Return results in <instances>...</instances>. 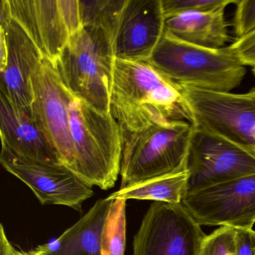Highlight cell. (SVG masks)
<instances>
[{
  "label": "cell",
  "instance_id": "cell-1",
  "mask_svg": "<svg viewBox=\"0 0 255 255\" xmlns=\"http://www.w3.org/2000/svg\"><path fill=\"white\" fill-rule=\"evenodd\" d=\"M110 111L122 137L153 124L187 120L180 86L144 61L116 59Z\"/></svg>",
  "mask_w": 255,
  "mask_h": 255
},
{
  "label": "cell",
  "instance_id": "cell-2",
  "mask_svg": "<svg viewBox=\"0 0 255 255\" xmlns=\"http://www.w3.org/2000/svg\"><path fill=\"white\" fill-rule=\"evenodd\" d=\"M68 109L74 148L71 171L92 187L112 189L120 175L123 152L119 122L111 113H101L73 95Z\"/></svg>",
  "mask_w": 255,
  "mask_h": 255
},
{
  "label": "cell",
  "instance_id": "cell-3",
  "mask_svg": "<svg viewBox=\"0 0 255 255\" xmlns=\"http://www.w3.org/2000/svg\"><path fill=\"white\" fill-rule=\"evenodd\" d=\"M115 38L104 29L82 26L70 38L56 69L68 91L101 113H111Z\"/></svg>",
  "mask_w": 255,
  "mask_h": 255
},
{
  "label": "cell",
  "instance_id": "cell-4",
  "mask_svg": "<svg viewBox=\"0 0 255 255\" xmlns=\"http://www.w3.org/2000/svg\"><path fill=\"white\" fill-rule=\"evenodd\" d=\"M147 62L179 86L231 92L246 74L228 47L210 49L185 42L165 32Z\"/></svg>",
  "mask_w": 255,
  "mask_h": 255
},
{
  "label": "cell",
  "instance_id": "cell-5",
  "mask_svg": "<svg viewBox=\"0 0 255 255\" xmlns=\"http://www.w3.org/2000/svg\"><path fill=\"white\" fill-rule=\"evenodd\" d=\"M192 132L189 122L169 120L124 135L121 188L187 168Z\"/></svg>",
  "mask_w": 255,
  "mask_h": 255
},
{
  "label": "cell",
  "instance_id": "cell-6",
  "mask_svg": "<svg viewBox=\"0 0 255 255\" xmlns=\"http://www.w3.org/2000/svg\"><path fill=\"white\" fill-rule=\"evenodd\" d=\"M187 121L197 130L255 148V89L245 94L180 86Z\"/></svg>",
  "mask_w": 255,
  "mask_h": 255
},
{
  "label": "cell",
  "instance_id": "cell-7",
  "mask_svg": "<svg viewBox=\"0 0 255 255\" xmlns=\"http://www.w3.org/2000/svg\"><path fill=\"white\" fill-rule=\"evenodd\" d=\"M43 59L56 66L70 38L82 27L79 0H5Z\"/></svg>",
  "mask_w": 255,
  "mask_h": 255
},
{
  "label": "cell",
  "instance_id": "cell-8",
  "mask_svg": "<svg viewBox=\"0 0 255 255\" xmlns=\"http://www.w3.org/2000/svg\"><path fill=\"white\" fill-rule=\"evenodd\" d=\"M206 236L183 204L154 201L134 236L132 255H198Z\"/></svg>",
  "mask_w": 255,
  "mask_h": 255
},
{
  "label": "cell",
  "instance_id": "cell-9",
  "mask_svg": "<svg viewBox=\"0 0 255 255\" xmlns=\"http://www.w3.org/2000/svg\"><path fill=\"white\" fill-rule=\"evenodd\" d=\"M187 168V193L253 175L255 148L193 128Z\"/></svg>",
  "mask_w": 255,
  "mask_h": 255
},
{
  "label": "cell",
  "instance_id": "cell-10",
  "mask_svg": "<svg viewBox=\"0 0 255 255\" xmlns=\"http://www.w3.org/2000/svg\"><path fill=\"white\" fill-rule=\"evenodd\" d=\"M182 204L201 226L253 229L255 174L187 193Z\"/></svg>",
  "mask_w": 255,
  "mask_h": 255
},
{
  "label": "cell",
  "instance_id": "cell-11",
  "mask_svg": "<svg viewBox=\"0 0 255 255\" xmlns=\"http://www.w3.org/2000/svg\"><path fill=\"white\" fill-rule=\"evenodd\" d=\"M33 116L70 170L74 163V148L70 129L69 102L71 93L62 83L57 70L42 59L32 77Z\"/></svg>",
  "mask_w": 255,
  "mask_h": 255
},
{
  "label": "cell",
  "instance_id": "cell-12",
  "mask_svg": "<svg viewBox=\"0 0 255 255\" xmlns=\"http://www.w3.org/2000/svg\"><path fill=\"white\" fill-rule=\"evenodd\" d=\"M3 168L21 180L43 205H62L82 211L83 204L94 195L92 186L65 165L40 163L17 157L2 147Z\"/></svg>",
  "mask_w": 255,
  "mask_h": 255
},
{
  "label": "cell",
  "instance_id": "cell-13",
  "mask_svg": "<svg viewBox=\"0 0 255 255\" xmlns=\"http://www.w3.org/2000/svg\"><path fill=\"white\" fill-rule=\"evenodd\" d=\"M0 29L3 31L8 55L1 74V94L16 107L32 116V77L43 58L33 41L11 18L5 0L1 1Z\"/></svg>",
  "mask_w": 255,
  "mask_h": 255
},
{
  "label": "cell",
  "instance_id": "cell-14",
  "mask_svg": "<svg viewBox=\"0 0 255 255\" xmlns=\"http://www.w3.org/2000/svg\"><path fill=\"white\" fill-rule=\"evenodd\" d=\"M162 0H126L114 43L116 59L147 62L165 33Z\"/></svg>",
  "mask_w": 255,
  "mask_h": 255
},
{
  "label": "cell",
  "instance_id": "cell-15",
  "mask_svg": "<svg viewBox=\"0 0 255 255\" xmlns=\"http://www.w3.org/2000/svg\"><path fill=\"white\" fill-rule=\"evenodd\" d=\"M0 133L2 147L17 157L40 163L62 164L33 116L16 107L2 94L0 95Z\"/></svg>",
  "mask_w": 255,
  "mask_h": 255
},
{
  "label": "cell",
  "instance_id": "cell-16",
  "mask_svg": "<svg viewBox=\"0 0 255 255\" xmlns=\"http://www.w3.org/2000/svg\"><path fill=\"white\" fill-rule=\"evenodd\" d=\"M113 199H99L57 239L38 246L44 255H102V237Z\"/></svg>",
  "mask_w": 255,
  "mask_h": 255
},
{
  "label": "cell",
  "instance_id": "cell-17",
  "mask_svg": "<svg viewBox=\"0 0 255 255\" xmlns=\"http://www.w3.org/2000/svg\"><path fill=\"white\" fill-rule=\"evenodd\" d=\"M227 6L209 11H186L165 17V31L194 45L223 48L229 39L225 17Z\"/></svg>",
  "mask_w": 255,
  "mask_h": 255
},
{
  "label": "cell",
  "instance_id": "cell-18",
  "mask_svg": "<svg viewBox=\"0 0 255 255\" xmlns=\"http://www.w3.org/2000/svg\"><path fill=\"white\" fill-rule=\"evenodd\" d=\"M188 168L163 177L120 188L107 198L110 199H135L168 204H182L187 193Z\"/></svg>",
  "mask_w": 255,
  "mask_h": 255
},
{
  "label": "cell",
  "instance_id": "cell-19",
  "mask_svg": "<svg viewBox=\"0 0 255 255\" xmlns=\"http://www.w3.org/2000/svg\"><path fill=\"white\" fill-rule=\"evenodd\" d=\"M125 2L126 0H79L82 26L101 28L116 40Z\"/></svg>",
  "mask_w": 255,
  "mask_h": 255
},
{
  "label": "cell",
  "instance_id": "cell-20",
  "mask_svg": "<svg viewBox=\"0 0 255 255\" xmlns=\"http://www.w3.org/2000/svg\"><path fill=\"white\" fill-rule=\"evenodd\" d=\"M126 200L114 199L102 237V255H125L126 246Z\"/></svg>",
  "mask_w": 255,
  "mask_h": 255
},
{
  "label": "cell",
  "instance_id": "cell-21",
  "mask_svg": "<svg viewBox=\"0 0 255 255\" xmlns=\"http://www.w3.org/2000/svg\"><path fill=\"white\" fill-rule=\"evenodd\" d=\"M198 255H237L236 230L220 227L206 236Z\"/></svg>",
  "mask_w": 255,
  "mask_h": 255
},
{
  "label": "cell",
  "instance_id": "cell-22",
  "mask_svg": "<svg viewBox=\"0 0 255 255\" xmlns=\"http://www.w3.org/2000/svg\"><path fill=\"white\" fill-rule=\"evenodd\" d=\"M165 17L186 11H209L237 3V0H162Z\"/></svg>",
  "mask_w": 255,
  "mask_h": 255
},
{
  "label": "cell",
  "instance_id": "cell-23",
  "mask_svg": "<svg viewBox=\"0 0 255 255\" xmlns=\"http://www.w3.org/2000/svg\"><path fill=\"white\" fill-rule=\"evenodd\" d=\"M234 28L236 39L255 30V0H237Z\"/></svg>",
  "mask_w": 255,
  "mask_h": 255
},
{
  "label": "cell",
  "instance_id": "cell-24",
  "mask_svg": "<svg viewBox=\"0 0 255 255\" xmlns=\"http://www.w3.org/2000/svg\"><path fill=\"white\" fill-rule=\"evenodd\" d=\"M229 48L244 66L255 68V30L236 39Z\"/></svg>",
  "mask_w": 255,
  "mask_h": 255
},
{
  "label": "cell",
  "instance_id": "cell-25",
  "mask_svg": "<svg viewBox=\"0 0 255 255\" xmlns=\"http://www.w3.org/2000/svg\"><path fill=\"white\" fill-rule=\"evenodd\" d=\"M235 230L237 255H255V231Z\"/></svg>",
  "mask_w": 255,
  "mask_h": 255
},
{
  "label": "cell",
  "instance_id": "cell-26",
  "mask_svg": "<svg viewBox=\"0 0 255 255\" xmlns=\"http://www.w3.org/2000/svg\"><path fill=\"white\" fill-rule=\"evenodd\" d=\"M14 246L7 237L6 233L2 224L0 225V255H14Z\"/></svg>",
  "mask_w": 255,
  "mask_h": 255
},
{
  "label": "cell",
  "instance_id": "cell-27",
  "mask_svg": "<svg viewBox=\"0 0 255 255\" xmlns=\"http://www.w3.org/2000/svg\"><path fill=\"white\" fill-rule=\"evenodd\" d=\"M8 48L3 31L0 29V71L3 69L6 62Z\"/></svg>",
  "mask_w": 255,
  "mask_h": 255
},
{
  "label": "cell",
  "instance_id": "cell-28",
  "mask_svg": "<svg viewBox=\"0 0 255 255\" xmlns=\"http://www.w3.org/2000/svg\"><path fill=\"white\" fill-rule=\"evenodd\" d=\"M14 255H44L37 248L30 252H23V251H14Z\"/></svg>",
  "mask_w": 255,
  "mask_h": 255
},
{
  "label": "cell",
  "instance_id": "cell-29",
  "mask_svg": "<svg viewBox=\"0 0 255 255\" xmlns=\"http://www.w3.org/2000/svg\"><path fill=\"white\" fill-rule=\"evenodd\" d=\"M252 137H253L254 141H255V125H254L253 128H252Z\"/></svg>",
  "mask_w": 255,
  "mask_h": 255
},
{
  "label": "cell",
  "instance_id": "cell-30",
  "mask_svg": "<svg viewBox=\"0 0 255 255\" xmlns=\"http://www.w3.org/2000/svg\"><path fill=\"white\" fill-rule=\"evenodd\" d=\"M253 72H254V74H255V68H253Z\"/></svg>",
  "mask_w": 255,
  "mask_h": 255
}]
</instances>
